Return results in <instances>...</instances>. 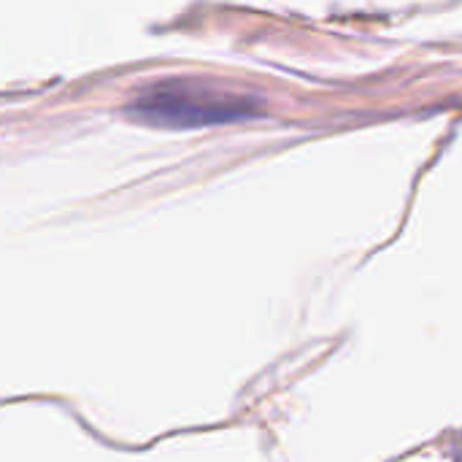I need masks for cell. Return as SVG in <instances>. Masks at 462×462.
Here are the masks:
<instances>
[{
  "label": "cell",
  "mask_w": 462,
  "mask_h": 462,
  "mask_svg": "<svg viewBox=\"0 0 462 462\" xmlns=\"http://www.w3.org/2000/svg\"><path fill=\"white\" fill-rule=\"evenodd\" d=\"M127 114L152 127L198 130L254 119L263 114V97L208 79H165L143 87Z\"/></svg>",
  "instance_id": "1"
}]
</instances>
